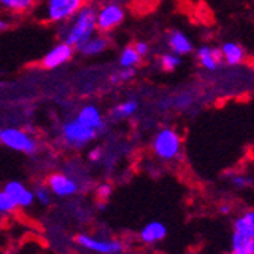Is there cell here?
<instances>
[{"instance_id": "20", "label": "cell", "mask_w": 254, "mask_h": 254, "mask_svg": "<svg viewBox=\"0 0 254 254\" xmlns=\"http://www.w3.org/2000/svg\"><path fill=\"white\" fill-rule=\"evenodd\" d=\"M142 57L138 55L134 49V46L129 44V46H125V48L121 51L119 54V65L121 68H135L138 64L142 63Z\"/></svg>"}, {"instance_id": "12", "label": "cell", "mask_w": 254, "mask_h": 254, "mask_svg": "<svg viewBox=\"0 0 254 254\" xmlns=\"http://www.w3.org/2000/svg\"><path fill=\"white\" fill-rule=\"evenodd\" d=\"M3 190L14 199V202L17 204L18 209H29V207H32L35 202L32 189L25 186V184L18 180L8 181L3 186Z\"/></svg>"}, {"instance_id": "26", "label": "cell", "mask_w": 254, "mask_h": 254, "mask_svg": "<svg viewBox=\"0 0 254 254\" xmlns=\"http://www.w3.org/2000/svg\"><path fill=\"white\" fill-rule=\"evenodd\" d=\"M95 195L99 201H108L110 196L113 195V184L108 181H102L99 183L96 189H95Z\"/></svg>"}, {"instance_id": "13", "label": "cell", "mask_w": 254, "mask_h": 254, "mask_svg": "<svg viewBox=\"0 0 254 254\" xmlns=\"http://www.w3.org/2000/svg\"><path fill=\"white\" fill-rule=\"evenodd\" d=\"M219 52H221L222 64L230 65V67L242 65L248 60L247 49L244 48L242 44H239L236 41H225V43H222L219 46Z\"/></svg>"}, {"instance_id": "27", "label": "cell", "mask_w": 254, "mask_h": 254, "mask_svg": "<svg viewBox=\"0 0 254 254\" xmlns=\"http://www.w3.org/2000/svg\"><path fill=\"white\" fill-rule=\"evenodd\" d=\"M104 155H105V151L102 146H93V148H90L87 152V158H88L90 163H101Z\"/></svg>"}, {"instance_id": "19", "label": "cell", "mask_w": 254, "mask_h": 254, "mask_svg": "<svg viewBox=\"0 0 254 254\" xmlns=\"http://www.w3.org/2000/svg\"><path fill=\"white\" fill-rule=\"evenodd\" d=\"M138 108H140V102H138L137 99H125V101H121L119 104H116L111 108L110 116L113 121H116V122L127 121V119H131L132 116H135Z\"/></svg>"}, {"instance_id": "23", "label": "cell", "mask_w": 254, "mask_h": 254, "mask_svg": "<svg viewBox=\"0 0 254 254\" xmlns=\"http://www.w3.org/2000/svg\"><path fill=\"white\" fill-rule=\"evenodd\" d=\"M32 192H34V199H35L40 205H43V207H49V205H52V202H54V195H52V192L49 190V188L46 186V184H37V186L32 189Z\"/></svg>"}, {"instance_id": "9", "label": "cell", "mask_w": 254, "mask_h": 254, "mask_svg": "<svg viewBox=\"0 0 254 254\" xmlns=\"http://www.w3.org/2000/svg\"><path fill=\"white\" fill-rule=\"evenodd\" d=\"M44 184L49 188L54 196L61 198V199L72 198L82 190L81 181L70 172H52L46 178Z\"/></svg>"}, {"instance_id": "21", "label": "cell", "mask_w": 254, "mask_h": 254, "mask_svg": "<svg viewBox=\"0 0 254 254\" xmlns=\"http://www.w3.org/2000/svg\"><path fill=\"white\" fill-rule=\"evenodd\" d=\"M227 180L235 189H239V190H245L253 186V177L245 172L232 171L227 174Z\"/></svg>"}, {"instance_id": "14", "label": "cell", "mask_w": 254, "mask_h": 254, "mask_svg": "<svg viewBox=\"0 0 254 254\" xmlns=\"http://www.w3.org/2000/svg\"><path fill=\"white\" fill-rule=\"evenodd\" d=\"M193 52H195L198 64L207 72H215L222 65L219 48H215V46H210V44H202Z\"/></svg>"}, {"instance_id": "28", "label": "cell", "mask_w": 254, "mask_h": 254, "mask_svg": "<svg viewBox=\"0 0 254 254\" xmlns=\"http://www.w3.org/2000/svg\"><path fill=\"white\" fill-rule=\"evenodd\" d=\"M132 46H134L135 52H137L138 55H140L142 58L148 57V55H149V52H151V46H149V43H146V41H143V40L135 41Z\"/></svg>"}, {"instance_id": "4", "label": "cell", "mask_w": 254, "mask_h": 254, "mask_svg": "<svg viewBox=\"0 0 254 254\" xmlns=\"http://www.w3.org/2000/svg\"><path fill=\"white\" fill-rule=\"evenodd\" d=\"M87 0H40L37 6L40 17L49 25H63L70 20Z\"/></svg>"}, {"instance_id": "17", "label": "cell", "mask_w": 254, "mask_h": 254, "mask_svg": "<svg viewBox=\"0 0 254 254\" xmlns=\"http://www.w3.org/2000/svg\"><path fill=\"white\" fill-rule=\"evenodd\" d=\"M168 235V227L161 221H151L142 227L138 232V238L146 245H154L157 242H161Z\"/></svg>"}, {"instance_id": "22", "label": "cell", "mask_w": 254, "mask_h": 254, "mask_svg": "<svg viewBox=\"0 0 254 254\" xmlns=\"http://www.w3.org/2000/svg\"><path fill=\"white\" fill-rule=\"evenodd\" d=\"M181 65V57L172 54V52H163L158 57V67L161 68L163 72H175L177 68Z\"/></svg>"}, {"instance_id": "10", "label": "cell", "mask_w": 254, "mask_h": 254, "mask_svg": "<svg viewBox=\"0 0 254 254\" xmlns=\"http://www.w3.org/2000/svg\"><path fill=\"white\" fill-rule=\"evenodd\" d=\"M75 54H76L75 48H72L70 44H67L64 41H60L52 49H49L44 54L40 64L43 68H46V70H55V68L70 63L73 60Z\"/></svg>"}, {"instance_id": "1", "label": "cell", "mask_w": 254, "mask_h": 254, "mask_svg": "<svg viewBox=\"0 0 254 254\" xmlns=\"http://www.w3.org/2000/svg\"><path fill=\"white\" fill-rule=\"evenodd\" d=\"M60 41L70 44L72 48L78 49L82 43H85L90 37H93L96 29V5L85 3L70 20L58 26Z\"/></svg>"}, {"instance_id": "2", "label": "cell", "mask_w": 254, "mask_h": 254, "mask_svg": "<svg viewBox=\"0 0 254 254\" xmlns=\"http://www.w3.org/2000/svg\"><path fill=\"white\" fill-rule=\"evenodd\" d=\"M151 151L157 160L163 161V163H172L183 154L181 134L172 127L160 128L152 137Z\"/></svg>"}, {"instance_id": "5", "label": "cell", "mask_w": 254, "mask_h": 254, "mask_svg": "<svg viewBox=\"0 0 254 254\" xmlns=\"http://www.w3.org/2000/svg\"><path fill=\"white\" fill-rule=\"evenodd\" d=\"M0 146L25 155H34L40 149V142L28 129L17 127H3L0 128Z\"/></svg>"}, {"instance_id": "16", "label": "cell", "mask_w": 254, "mask_h": 254, "mask_svg": "<svg viewBox=\"0 0 254 254\" xmlns=\"http://www.w3.org/2000/svg\"><path fill=\"white\" fill-rule=\"evenodd\" d=\"M110 44H111V41H110L108 35L96 32L93 37H90L85 43H82L76 49V52H79L85 58L98 57L110 48Z\"/></svg>"}, {"instance_id": "31", "label": "cell", "mask_w": 254, "mask_h": 254, "mask_svg": "<svg viewBox=\"0 0 254 254\" xmlns=\"http://www.w3.org/2000/svg\"><path fill=\"white\" fill-rule=\"evenodd\" d=\"M227 254H236V253H233V251H230V253H227Z\"/></svg>"}, {"instance_id": "8", "label": "cell", "mask_w": 254, "mask_h": 254, "mask_svg": "<svg viewBox=\"0 0 254 254\" xmlns=\"http://www.w3.org/2000/svg\"><path fill=\"white\" fill-rule=\"evenodd\" d=\"M76 245L91 254H122L125 247L122 241L105 236H95L88 233H78L75 238Z\"/></svg>"}, {"instance_id": "7", "label": "cell", "mask_w": 254, "mask_h": 254, "mask_svg": "<svg viewBox=\"0 0 254 254\" xmlns=\"http://www.w3.org/2000/svg\"><path fill=\"white\" fill-rule=\"evenodd\" d=\"M60 137H61V142L64 143V146L70 148V149H81L93 142L98 137V134L93 129L84 127L75 118H72V119H67L61 125Z\"/></svg>"}, {"instance_id": "3", "label": "cell", "mask_w": 254, "mask_h": 254, "mask_svg": "<svg viewBox=\"0 0 254 254\" xmlns=\"http://www.w3.org/2000/svg\"><path fill=\"white\" fill-rule=\"evenodd\" d=\"M236 254H254V210L247 209L233 221V233L230 241Z\"/></svg>"}, {"instance_id": "29", "label": "cell", "mask_w": 254, "mask_h": 254, "mask_svg": "<svg viewBox=\"0 0 254 254\" xmlns=\"http://www.w3.org/2000/svg\"><path fill=\"white\" fill-rule=\"evenodd\" d=\"M11 25H12V21H11L9 15H6V14H0V32L8 31V29L11 28Z\"/></svg>"}, {"instance_id": "30", "label": "cell", "mask_w": 254, "mask_h": 254, "mask_svg": "<svg viewBox=\"0 0 254 254\" xmlns=\"http://www.w3.org/2000/svg\"><path fill=\"white\" fill-rule=\"evenodd\" d=\"M219 212H221L222 215H230V213H232V207H230L228 204H222V205L219 207Z\"/></svg>"}, {"instance_id": "24", "label": "cell", "mask_w": 254, "mask_h": 254, "mask_svg": "<svg viewBox=\"0 0 254 254\" xmlns=\"http://www.w3.org/2000/svg\"><path fill=\"white\" fill-rule=\"evenodd\" d=\"M17 209H18V207L14 202V199L3 189H0V216L12 215V213H15Z\"/></svg>"}, {"instance_id": "15", "label": "cell", "mask_w": 254, "mask_h": 254, "mask_svg": "<svg viewBox=\"0 0 254 254\" xmlns=\"http://www.w3.org/2000/svg\"><path fill=\"white\" fill-rule=\"evenodd\" d=\"M166 43H168L169 52H172V54H175L178 57L189 55V54H192L195 51L193 43L189 38V35L186 32H183V31H178V29H172L168 34Z\"/></svg>"}, {"instance_id": "11", "label": "cell", "mask_w": 254, "mask_h": 254, "mask_svg": "<svg viewBox=\"0 0 254 254\" xmlns=\"http://www.w3.org/2000/svg\"><path fill=\"white\" fill-rule=\"evenodd\" d=\"M75 119L78 122H81L84 127L93 129L96 134H101L107 128L105 116H104L102 110L96 104L88 102V104H84L82 107H79V110L75 114Z\"/></svg>"}, {"instance_id": "25", "label": "cell", "mask_w": 254, "mask_h": 254, "mask_svg": "<svg viewBox=\"0 0 254 254\" xmlns=\"http://www.w3.org/2000/svg\"><path fill=\"white\" fill-rule=\"evenodd\" d=\"M137 75L135 68H119L118 72H114L110 78V81L114 85H119V84H127L129 81H132Z\"/></svg>"}, {"instance_id": "6", "label": "cell", "mask_w": 254, "mask_h": 254, "mask_svg": "<svg viewBox=\"0 0 254 254\" xmlns=\"http://www.w3.org/2000/svg\"><path fill=\"white\" fill-rule=\"evenodd\" d=\"M127 18L125 8L118 0H108L102 5H96V29L101 34L108 35L122 26Z\"/></svg>"}, {"instance_id": "18", "label": "cell", "mask_w": 254, "mask_h": 254, "mask_svg": "<svg viewBox=\"0 0 254 254\" xmlns=\"http://www.w3.org/2000/svg\"><path fill=\"white\" fill-rule=\"evenodd\" d=\"M40 0H0V12L6 15H26L37 9Z\"/></svg>"}]
</instances>
